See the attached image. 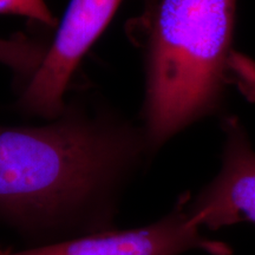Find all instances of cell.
<instances>
[{"instance_id":"obj_3","label":"cell","mask_w":255,"mask_h":255,"mask_svg":"<svg viewBox=\"0 0 255 255\" xmlns=\"http://www.w3.org/2000/svg\"><path fill=\"white\" fill-rule=\"evenodd\" d=\"M123 0H70L39 68L18 90L14 108L21 116L56 119L68 100L79 66L119 11Z\"/></svg>"},{"instance_id":"obj_5","label":"cell","mask_w":255,"mask_h":255,"mask_svg":"<svg viewBox=\"0 0 255 255\" xmlns=\"http://www.w3.org/2000/svg\"><path fill=\"white\" fill-rule=\"evenodd\" d=\"M221 164L218 174L187 203L191 222L209 231L239 223L255 226V146L235 115L221 119Z\"/></svg>"},{"instance_id":"obj_7","label":"cell","mask_w":255,"mask_h":255,"mask_svg":"<svg viewBox=\"0 0 255 255\" xmlns=\"http://www.w3.org/2000/svg\"><path fill=\"white\" fill-rule=\"evenodd\" d=\"M0 14L28 19L46 28H56L58 23L46 0H0Z\"/></svg>"},{"instance_id":"obj_6","label":"cell","mask_w":255,"mask_h":255,"mask_svg":"<svg viewBox=\"0 0 255 255\" xmlns=\"http://www.w3.org/2000/svg\"><path fill=\"white\" fill-rule=\"evenodd\" d=\"M46 47L47 43L24 33L0 36V65L11 72L18 89L24 87L39 68Z\"/></svg>"},{"instance_id":"obj_4","label":"cell","mask_w":255,"mask_h":255,"mask_svg":"<svg viewBox=\"0 0 255 255\" xmlns=\"http://www.w3.org/2000/svg\"><path fill=\"white\" fill-rule=\"evenodd\" d=\"M182 194L167 214L137 228L111 229L70 240L25 247L0 248V255H184L203 252L208 255H233L229 245L207 237L191 222Z\"/></svg>"},{"instance_id":"obj_1","label":"cell","mask_w":255,"mask_h":255,"mask_svg":"<svg viewBox=\"0 0 255 255\" xmlns=\"http://www.w3.org/2000/svg\"><path fill=\"white\" fill-rule=\"evenodd\" d=\"M151 159L138 121L88 92L41 124H0V225L26 247L115 229Z\"/></svg>"},{"instance_id":"obj_2","label":"cell","mask_w":255,"mask_h":255,"mask_svg":"<svg viewBox=\"0 0 255 255\" xmlns=\"http://www.w3.org/2000/svg\"><path fill=\"white\" fill-rule=\"evenodd\" d=\"M239 0H146L138 123L154 158L221 113L232 87Z\"/></svg>"}]
</instances>
